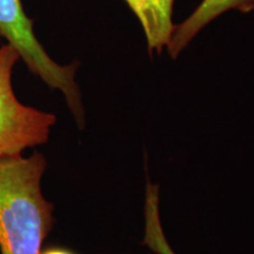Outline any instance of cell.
<instances>
[{
    "instance_id": "1",
    "label": "cell",
    "mask_w": 254,
    "mask_h": 254,
    "mask_svg": "<svg viewBox=\"0 0 254 254\" xmlns=\"http://www.w3.org/2000/svg\"><path fill=\"white\" fill-rule=\"evenodd\" d=\"M43 154L0 158V251L41 254L53 224V207L41 192Z\"/></svg>"
},
{
    "instance_id": "2",
    "label": "cell",
    "mask_w": 254,
    "mask_h": 254,
    "mask_svg": "<svg viewBox=\"0 0 254 254\" xmlns=\"http://www.w3.org/2000/svg\"><path fill=\"white\" fill-rule=\"evenodd\" d=\"M0 34L18 51L28 69L47 86L59 90L79 125L84 123L81 95L75 81L77 64L59 65L47 55L33 32L21 0H0Z\"/></svg>"
},
{
    "instance_id": "3",
    "label": "cell",
    "mask_w": 254,
    "mask_h": 254,
    "mask_svg": "<svg viewBox=\"0 0 254 254\" xmlns=\"http://www.w3.org/2000/svg\"><path fill=\"white\" fill-rule=\"evenodd\" d=\"M20 59L13 46L0 47V158L21 154L49 140L56 116L21 104L12 87V71Z\"/></svg>"
},
{
    "instance_id": "4",
    "label": "cell",
    "mask_w": 254,
    "mask_h": 254,
    "mask_svg": "<svg viewBox=\"0 0 254 254\" xmlns=\"http://www.w3.org/2000/svg\"><path fill=\"white\" fill-rule=\"evenodd\" d=\"M232 9L243 13L254 11V0H201L194 11L182 24L176 25L167 45L170 56L177 58L206 25Z\"/></svg>"
},
{
    "instance_id": "5",
    "label": "cell",
    "mask_w": 254,
    "mask_h": 254,
    "mask_svg": "<svg viewBox=\"0 0 254 254\" xmlns=\"http://www.w3.org/2000/svg\"><path fill=\"white\" fill-rule=\"evenodd\" d=\"M144 30L148 51L160 53L167 47L176 25L174 0H125Z\"/></svg>"
},
{
    "instance_id": "6",
    "label": "cell",
    "mask_w": 254,
    "mask_h": 254,
    "mask_svg": "<svg viewBox=\"0 0 254 254\" xmlns=\"http://www.w3.org/2000/svg\"><path fill=\"white\" fill-rule=\"evenodd\" d=\"M157 199H148L146 205V237L145 244L159 254H174L165 239L159 221Z\"/></svg>"
},
{
    "instance_id": "7",
    "label": "cell",
    "mask_w": 254,
    "mask_h": 254,
    "mask_svg": "<svg viewBox=\"0 0 254 254\" xmlns=\"http://www.w3.org/2000/svg\"><path fill=\"white\" fill-rule=\"evenodd\" d=\"M41 254H73L69 251L62 250V249H51L47 250L45 252H41Z\"/></svg>"
},
{
    "instance_id": "8",
    "label": "cell",
    "mask_w": 254,
    "mask_h": 254,
    "mask_svg": "<svg viewBox=\"0 0 254 254\" xmlns=\"http://www.w3.org/2000/svg\"><path fill=\"white\" fill-rule=\"evenodd\" d=\"M0 38H1V34H0Z\"/></svg>"
}]
</instances>
